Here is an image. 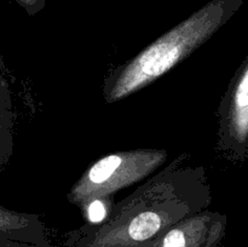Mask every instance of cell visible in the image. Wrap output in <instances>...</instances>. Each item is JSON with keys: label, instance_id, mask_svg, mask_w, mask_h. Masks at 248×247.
<instances>
[{"label": "cell", "instance_id": "obj_1", "mask_svg": "<svg viewBox=\"0 0 248 247\" xmlns=\"http://www.w3.org/2000/svg\"><path fill=\"white\" fill-rule=\"evenodd\" d=\"M183 153L114 205L101 227L65 234V247H135L159 239L184 218L207 210L212 190L205 167L189 165Z\"/></svg>", "mask_w": 248, "mask_h": 247}, {"label": "cell", "instance_id": "obj_2", "mask_svg": "<svg viewBox=\"0 0 248 247\" xmlns=\"http://www.w3.org/2000/svg\"><path fill=\"white\" fill-rule=\"evenodd\" d=\"M244 0H211L104 77L103 98L113 104L149 86L213 38Z\"/></svg>", "mask_w": 248, "mask_h": 247}, {"label": "cell", "instance_id": "obj_3", "mask_svg": "<svg viewBox=\"0 0 248 247\" xmlns=\"http://www.w3.org/2000/svg\"><path fill=\"white\" fill-rule=\"evenodd\" d=\"M167 156V150L148 148L106 155L85 170L70 188L67 201L81 210L92 199L115 195L154 173Z\"/></svg>", "mask_w": 248, "mask_h": 247}, {"label": "cell", "instance_id": "obj_4", "mask_svg": "<svg viewBox=\"0 0 248 247\" xmlns=\"http://www.w3.org/2000/svg\"><path fill=\"white\" fill-rule=\"evenodd\" d=\"M217 152L232 164L248 161V55L218 107Z\"/></svg>", "mask_w": 248, "mask_h": 247}, {"label": "cell", "instance_id": "obj_5", "mask_svg": "<svg viewBox=\"0 0 248 247\" xmlns=\"http://www.w3.org/2000/svg\"><path fill=\"white\" fill-rule=\"evenodd\" d=\"M227 216L205 210L184 218L155 240V247H222Z\"/></svg>", "mask_w": 248, "mask_h": 247}, {"label": "cell", "instance_id": "obj_6", "mask_svg": "<svg viewBox=\"0 0 248 247\" xmlns=\"http://www.w3.org/2000/svg\"><path fill=\"white\" fill-rule=\"evenodd\" d=\"M0 239L34 245L50 244L38 215L9 210L0 205Z\"/></svg>", "mask_w": 248, "mask_h": 247}, {"label": "cell", "instance_id": "obj_7", "mask_svg": "<svg viewBox=\"0 0 248 247\" xmlns=\"http://www.w3.org/2000/svg\"><path fill=\"white\" fill-rule=\"evenodd\" d=\"M14 153V109L9 81L0 68V172Z\"/></svg>", "mask_w": 248, "mask_h": 247}, {"label": "cell", "instance_id": "obj_8", "mask_svg": "<svg viewBox=\"0 0 248 247\" xmlns=\"http://www.w3.org/2000/svg\"><path fill=\"white\" fill-rule=\"evenodd\" d=\"M115 201L114 195L106 196V198H96L90 200L84 207L80 210L82 218L85 220L84 227L97 228L103 225L110 217Z\"/></svg>", "mask_w": 248, "mask_h": 247}, {"label": "cell", "instance_id": "obj_9", "mask_svg": "<svg viewBox=\"0 0 248 247\" xmlns=\"http://www.w3.org/2000/svg\"><path fill=\"white\" fill-rule=\"evenodd\" d=\"M29 16H35L46 6V0H15Z\"/></svg>", "mask_w": 248, "mask_h": 247}, {"label": "cell", "instance_id": "obj_10", "mask_svg": "<svg viewBox=\"0 0 248 247\" xmlns=\"http://www.w3.org/2000/svg\"><path fill=\"white\" fill-rule=\"evenodd\" d=\"M0 247H55V246L51 244L34 245V244H27V242L14 241V240L0 239Z\"/></svg>", "mask_w": 248, "mask_h": 247}, {"label": "cell", "instance_id": "obj_11", "mask_svg": "<svg viewBox=\"0 0 248 247\" xmlns=\"http://www.w3.org/2000/svg\"><path fill=\"white\" fill-rule=\"evenodd\" d=\"M135 247H155V241H153V242H149V244L142 245V246H135Z\"/></svg>", "mask_w": 248, "mask_h": 247}]
</instances>
